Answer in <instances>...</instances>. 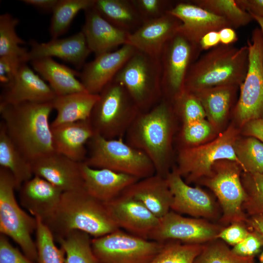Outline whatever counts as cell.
Wrapping results in <instances>:
<instances>
[{
	"instance_id": "6da1fadb",
	"label": "cell",
	"mask_w": 263,
	"mask_h": 263,
	"mask_svg": "<svg viewBox=\"0 0 263 263\" xmlns=\"http://www.w3.org/2000/svg\"><path fill=\"white\" fill-rule=\"evenodd\" d=\"M52 101L0 103L1 122L12 141L30 162L56 152L49 122L54 110Z\"/></svg>"
},
{
	"instance_id": "7a4b0ae2",
	"label": "cell",
	"mask_w": 263,
	"mask_h": 263,
	"mask_svg": "<svg viewBox=\"0 0 263 263\" xmlns=\"http://www.w3.org/2000/svg\"><path fill=\"white\" fill-rule=\"evenodd\" d=\"M173 115L171 102L162 98L150 110L139 113L125 135V141L145 153L155 174L164 177L170 172Z\"/></svg>"
},
{
	"instance_id": "3957f363",
	"label": "cell",
	"mask_w": 263,
	"mask_h": 263,
	"mask_svg": "<svg viewBox=\"0 0 263 263\" xmlns=\"http://www.w3.org/2000/svg\"><path fill=\"white\" fill-rule=\"evenodd\" d=\"M248 54L247 45L236 47L220 44L208 50L190 65L184 90L194 93L219 86L240 87L247 71Z\"/></svg>"
},
{
	"instance_id": "277c9868",
	"label": "cell",
	"mask_w": 263,
	"mask_h": 263,
	"mask_svg": "<svg viewBox=\"0 0 263 263\" xmlns=\"http://www.w3.org/2000/svg\"><path fill=\"white\" fill-rule=\"evenodd\" d=\"M49 228L55 239L75 230L96 238L119 229L105 204L84 189L63 193L54 220Z\"/></svg>"
},
{
	"instance_id": "5b68a950",
	"label": "cell",
	"mask_w": 263,
	"mask_h": 263,
	"mask_svg": "<svg viewBox=\"0 0 263 263\" xmlns=\"http://www.w3.org/2000/svg\"><path fill=\"white\" fill-rule=\"evenodd\" d=\"M87 147V155L83 162L92 168L108 169L140 179L155 174L147 155L123 138L108 139L95 133Z\"/></svg>"
},
{
	"instance_id": "8992f818",
	"label": "cell",
	"mask_w": 263,
	"mask_h": 263,
	"mask_svg": "<svg viewBox=\"0 0 263 263\" xmlns=\"http://www.w3.org/2000/svg\"><path fill=\"white\" fill-rule=\"evenodd\" d=\"M139 113L125 88L113 80L99 94L89 120L96 134L123 138Z\"/></svg>"
},
{
	"instance_id": "52a82bcc",
	"label": "cell",
	"mask_w": 263,
	"mask_h": 263,
	"mask_svg": "<svg viewBox=\"0 0 263 263\" xmlns=\"http://www.w3.org/2000/svg\"><path fill=\"white\" fill-rule=\"evenodd\" d=\"M113 80L125 88L140 112L150 110L163 98L159 58L137 50Z\"/></svg>"
},
{
	"instance_id": "ba28073f",
	"label": "cell",
	"mask_w": 263,
	"mask_h": 263,
	"mask_svg": "<svg viewBox=\"0 0 263 263\" xmlns=\"http://www.w3.org/2000/svg\"><path fill=\"white\" fill-rule=\"evenodd\" d=\"M16 182L8 169L0 167V232L11 238L28 258L37 259L36 242L32 234L36 231L37 220L21 209L17 202Z\"/></svg>"
},
{
	"instance_id": "9c48e42d",
	"label": "cell",
	"mask_w": 263,
	"mask_h": 263,
	"mask_svg": "<svg viewBox=\"0 0 263 263\" xmlns=\"http://www.w3.org/2000/svg\"><path fill=\"white\" fill-rule=\"evenodd\" d=\"M237 131L229 127L213 141L201 146L184 148L178 156L177 172L188 182H192L210 174L213 166L221 160L237 163L234 150Z\"/></svg>"
},
{
	"instance_id": "30bf717a",
	"label": "cell",
	"mask_w": 263,
	"mask_h": 263,
	"mask_svg": "<svg viewBox=\"0 0 263 263\" xmlns=\"http://www.w3.org/2000/svg\"><path fill=\"white\" fill-rule=\"evenodd\" d=\"M163 244L120 229L92 239V249L99 263H150Z\"/></svg>"
},
{
	"instance_id": "8fae6325",
	"label": "cell",
	"mask_w": 263,
	"mask_h": 263,
	"mask_svg": "<svg viewBox=\"0 0 263 263\" xmlns=\"http://www.w3.org/2000/svg\"><path fill=\"white\" fill-rule=\"evenodd\" d=\"M247 46L248 69L240 86V95L234 111L242 126L251 120L263 119V34L260 28L253 30Z\"/></svg>"
},
{
	"instance_id": "7c38bea8",
	"label": "cell",
	"mask_w": 263,
	"mask_h": 263,
	"mask_svg": "<svg viewBox=\"0 0 263 263\" xmlns=\"http://www.w3.org/2000/svg\"><path fill=\"white\" fill-rule=\"evenodd\" d=\"M201 52L198 45L179 32L166 43L159 57L163 98L171 102L184 91L188 71Z\"/></svg>"
},
{
	"instance_id": "4fadbf2b",
	"label": "cell",
	"mask_w": 263,
	"mask_h": 263,
	"mask_svg": "<svg viewBox=\"0 0 263 263\" xmlns=\"http://www.w3.org/2000/svg\"><path fill=\"white\" fill-rule=\"evenodd\" d=\"M240 168L235 162L220 161L213 166L205 181L219 200L223 212L222 221L225 224L247 220L243 209L246 194L240 179Z\"/></svg>"
},
{
	"instance_id": "5bb4252c",
	"label": "cell",
	"mask_w": 263,
	"mask_h": 263,
	"mask_svg": "<svg viewBox=\"0 0 263 263\" xmlns=\"http://www.w3.org/2000/svg\"><path fill=\"white\" fill-rule=\"evenodd\" d=\"M223 227L204 220L190 218L170 210L160 219L150 240L159 242L169 240L183 243L201 244L217 238Z\"/></svg>"
},
{
	"instance_id": "9a60e30c",
	"label": "cell",
	"mask_w": 263,
	"mask_h": 263,
	"mask_svg": "<svg viewBox=\"0 0 263 263\" xmlns=\"http://www.w3.org/2000/svg\"><path fill=\"white\" fill-rule=\"evenodd\" d=\"M118 227L133 235L150 240L160 219L139 201L124 194L104 203Z\"/></svg>"
},
{
	"instance_id": "2e32d148",
	"label": "cell",
	"mask_w": 263,
	"mask_h": 263,
	"mask_svg": "<svg viewBox=\"0 0 263 263\" xmlns=\"http://www.w3.org/2000/svg\"><path fill=\"white\" fill-rule=\"evenodd\" d=\"M21 205L48 227L54 220L63 191L45 179L34 175L20 187Z\"/></svg>"
},
{
	"instance_id": "e0dca14e",
	"label": "cell",
	"mask_w": 263,
	"mask_h": 263,
	"mask_svg": "<svg viewBox=\"0 0 263 263\" xmlns=\"http://www.w3.org/2000/svg\"><path fill=\"white\" fill-rule=\"evenodd\" d=\"M136 51L132 46L125 44L115 51L95 56L86 63L79 77L86 91L99 94Z\"/></svg>"
},
{
	"instance_id": "ac0fdd59",
	"label": "cell",
	"mask_w": 263,
	"mask_h": 263,
	"mask_svg": "<svg viewBox=\"0 0 263 263\" xmlns=\"http://www.w3.org/2000/svg\"><path fill=\"white\" fill-rule=\"evenodd\" d=\"M34 175L41 177L63 192L84 189L80 163L54 152L31 162Z\"/></svg>"
},
{
	"instance_id": "d6986e66",
	"label": "cell",
	"mask_w": 263,
	"mask_h": 263,
	"mask_svg": "<svg viewBox=\"0 0 263 263\" xmlns=\"http://www.w3.org/2000/svg\"><path fill=\"white\" fill-rule=\"evenodd\" d=\"M166 179L173 196L170 210L194 217L215 216V202L207 192L189 186L175 169L168 173Z\"/></svg>"
},
{
	"instance_id": "ffe728a7",
	"label": "cell",
	"mask_w": 263,
	"mask_h": 263,
	"mask_svg": "<svg viewBox=\"0 0 263 263\" xmlns=\"http://www.w3.org/2000/svg\"><path fill=\"white\" fill-rule=\"evenodd\" d=\"M181 21L169 13L145 21L129 35L127 44L152 57L159 58L166 43L178 33Z\"/></svg>"
},
{
	"instance_id": "44dd1931",
	"label": "cell",
	"mask_w": 263,
	"mask_h": 263,
	"mask_svg": "<svg viewBox=\"0 0 263 263\" xmlns=\"http://www.w3.org/2000/svg\"><path fill=\"white\" fill-rule=\"evenodd\" d=\"M168 13L181 21L178 32L198 46L200 39L206 34L232 27L223 18L189 1L177 2Z\"/></svg>"
},
{
	"instance_id": "7402d4cb",
	"label": "cell",
	"mask_w": 263,
	"mask_h": 263,
	"mask_svg": "<svg viewBox=\"0 0 263 263\" xmlns=\"http://www.w3.org/2000/svg\"><path fill=\"white\" fill-rule=\"evenodd\" d=\"M28 61L44 58L56 57L72 64L76 69H82L91 52L82 31L71 36L54 38L46 42L30 41Z\"/></svg>"
},
{
	"instance_id": "603a6c76",
	"label": "cell",
	"mask_w": 263,
	"mask_h": 263,
	"mask_svg": "<svg viewBox=\"0 0 263 263\" xmlns=\"http://www.w3.org/2000/svg\"><path fill=\"white\" fill-rule=\"evenodd\" d=\"M80 170L84 189L103 203L114 199L140 180L135 176L110 169L93 168L84 162L80 163Z\"/></svg>"
},
{
	"instance_id": "cb8c5ba5",
	"label": "cell",
	"mask_w": 263,
	"mask_h": 263,
	"mask_svg": "<svg viewBox=\"0 0 263 263\" xmlns=\"http://www.w3.org/2000/svg\"><path fill=\"white\" fill-rule=\"evenodd\" d=\"M56 96L48 84L26 63H23L12 83L3 89L0 94V103L47 102L52 101Z\"/></svg>"
},
{
	"instance_id": "d4e9b609",
	"label": "cell",
	"mask_w": 263,
	"mask_h": 263,
	"mask_svg": "<svg viewBox=\"0 0 263 263\" xmlns=\"http://www.w3.org/2000/svg\"><path fill=\"white\" fill-rule=\"evenodd\" d=\"M84 12L85 20L82 31L95 56L112 52L118 46L127 44L131 33L111 24L94 7Z\"/></svg>"
},
{
	"instance_id": "484cf974",
	"label": "cell",
	"mask_w": 263,
	"mask_h": 263,
	"mask_svg": "<svg viewBox=\"0 0 263 263\" xmlns=\"http://www.w3.org/2000/svg\"><path fill=\"white\" fill-rule=\"evenodd\" d=\"M51 128L55 152L76 162H83L87 155V144L95 134L89 120Z\"/></svg>"
},
{
	"instance_id": "4316f807",
	"label": "cell",
	"mask_w": 263,
	"mask_h": 263,
	"mask_svg": "<svg viewBox=\"0 0 263 263\" xmlns=\"http://www.w3.org/2000/svg\"><path fill=\"white\" fill-rule=\"evenodd\" d=\"M122 193L141 202L159 219L170 210L173 196L166 177L157 174L139 180Z\"/></svg>"
},
{
	"instance_id": "83f0119b",
	"label": "cell",
	"mask_w": 263,
	"mask_h": 263,
	"mask_svg": "<svg viewBox=\"0 0 263 263\" xmlns=\"http://www.w3.org/2000/svg\"><path fill=\"white\" fill-rule=\"evenodd\" d=\"M30 62L33 69L48 82L56 96L87 92L77 78L79 76V72L51 57L36 59Z\"/></svg>"
},
{
	"instance_id": "f1b7e54d",
	"label": "cell",
	"mask_w": 263,
	"mask_h": 263,
	"mask_svg": "<svg viewBox=\"0 0 263 263\" xmlns=\"http://www.w3.org/2000/svg\"><path fill=\"white\" fill-rule=\"evenodd\" d=\"M98 97L87 92L56 96L52 101L56 115L51 127L89 119Z\"/></svg>"
},
{
	"instance_id": "f546056e",
	"label": "cell",
	"mask_w": 263,
	"mask_h": 263,
	"mask_svg": "<svg viewBox=\"0 0 263 263\" xmlns=\"http://www.w3.org/2000/svg\"><path fill=\"white\" fill-rule=\"evenodd\" d=\"M93 7L111 24L129 33L145 22L132 0H95Z\"/></svg>"
},
{
	"instance_id": "4dcf8cb0",
	"label": "cell",
	"mask_w": 263,
	"mask_h": 263,
	"mask_svg": "<svg viewBox=\"0 0 263 263\" xmlns=\"http://www.w3.org/2000/svg\"><path fill=\"white\" fill-rule=\"evenodd\" d=\"M0 167L11 172L14 177L16 189L34 176L31 162L26 158L0 124Z\"/></svg>"
},
{
	"instance_id": "1f68e13d",
	"label": "cell",
	"mask_w": 263,
	"mask_h": 263,
	"mask_svg": "<svg viewBox=\"0 0 263 263\" xmlns=\"http://www.w3.org/2000/svg\"><path fill=\"white\" fill-rule=\"evenodd\" d=\"M237 86H223L203 89L193 93L200 101L210 124H221L229 110Z\"/></svg>"
},
{
	"instance_id": "d6a6232c",
	"label": "cell",
	"mask_w": 263,
	"mask_h": 263,
	"mask_svg": "<svg viewBox=\"0 0 263 263\" xmlns=\"http://www.w3.org/2000/svg\"><path fill=\"white\" fill-rule=\"evenodd\" d=\"M90 236L75 230L55 239L65 253V263H99L92 249Z\"/></svg>"
},
{
	"instance_id": "836d02e7",
	"label": "cell",
	"mask_w": 263,
	"mask_h": 263,
	"mask_svg": "<svg viewBox=\"0 0 263 263\" xmlns=\"http://www.w3.org/2000/svg\"><path fill=\"white\" fill-rule=\"evenodd\" d=\"M95 0H59L52 13L49 27L52 38L66 33L75 17L81 11L93 7Z\"/></svg>"
},
{
	"instance_id": "e575fe53",
	"label": "cell",
	"mask_w": 263,
	"mask_h": 263,
	"mask_svg": "<svg viewBox=\"0 0 263 263\" xmlns=\"http://www.w3.org/2000/svg\"><path fill=\"white\" fill-rule=\"evenodd\" d=\"M19 22V19L9 13L0 15V57H16L26 63L29 51L20 46L25 42L16 33V27Z\"/></svg>"
},
{
	"instance_id": "d590c367",
	"label": "cell",
	"mask_w": 263,
	"mask_h": 263,
	"mask_svg": "<svg viewBox=\"0 0 263 263\" xmlns=\"http://www.w3.org/2000/svg\"><path fill=\"white\" fill-rule=\"evenodd\" d=\"M189 2L223 18L234 29L244 26L254 20L235 0H192Z\"/></svg>"
},
{
	"instance_id": "8d00e7d4",
	"label": "cell",
	"mask_w": 263,
	"mask_h": 263,
	"mask_svg": "<svg viewBox=\"0 0 263 263\" xmlns=\"http://www.w3.org/2000/svg\"><path fill=\"white\" fill-rule=\"evenodd\" d=\"M234 150L244 172L263 174V143L261 141L252 136L237 139Z\"/></svg>"
},
{
	"instance_id": "74e56055",
	"label": "cell",
	"mask_w": 263,
	"mask_h": 263,
	"mask_svg": "<svg viewBox=\"0 0 263 263\" xmlns=\"http://www.w3.org/2000/svg\"><path fill=\"white\" fill-rule=\"evenodd\" d=\"M163 243L161 250L150 263H194L203 248L201 244H185L175 240Z\"/></svg>"
},
{
	"instance_id": "f35d334b",
	"label": "cell",
	"mask_w": 263,
	"mask_h": 263,
	"mask_svg": "<svg viewBox=\"0 0 263 263\" xmlns=\"http://www.w3.org/2000/svg\"><path fill=\"white\" fill-rule=\"evenodd\" d=\"M35 218L37 263H65V253L61 247L59 248L56 245L51 230L40 219Z\"/></svg>"
},
{
	"instance_id": "ab89813d",
	"label": "cell",
	"mask_w": 263,
	"mask_h": 263,
	"mask_svg": "<svg viewBox=\"0 0 263 263\" xmlns=\"http://www.w3.org/2000/svg\"><path fill=\"white\" fill-rule=\"evenodd\" d=\"M241 182L246 194L243 209L250 216H263V174L244 172Z\"/></svg>"
},
{
	"instance_id": "60d3db41",
	"label": "cell",
	"mask_w": 263,
	"mask_h": 263,
	"mask_svg": "<svg viewBox=\"0 0 263 263\" xmlns=\"http://www.w3.org/2000/svg\"><path fill=\"white\" fill-rule=\"evenodd\" d=\"M254 258L238 256L224 243L211 242L203 245L194 263H254Z\"/></svg>"
},
{
	"instance_id": "b9f144b4",
	"label": "cell",
	"mask_w": 263,
	"mask_h": 263,
	"mask_svg": "<svg viewBox=\"0 0 263 263\" xmlns=\"http://www.w3.org/2000/svg\"><path fill=\"white\" fill-rule=\"evenodd\" d=\"M173 111L178 113L183 124L205 119L206 114L198 97L193 93L184 91L171 102Z\"/></svg>"
},
{
	"instance_id": "7bdbcfd3",
	"label": "cell",
	"mask_w": 263,
	"mask_h": 263,
	"mask_svg": "<svg viewBox=\"0 0 263 263\" xmlns=\"http://www.w3.org/2000/svg\"><path fill=\"white\" fill-rule=\"evenodd\" d=\"M145 21L159 18L170 10L177 2L169 0H132Z\"/></svg>"
},
{
	"instance_id": "ee69618b",
	"label": "cell",
	"mask_w": 263,
	"mask_h": 263,
	"mask_svg": "<svg viewBox=\"0 0 263 263\" xmlns=\"http://www.w3.org/2000/svg\"><path fill=\"white\" fill-rule=\"evenodd\" d=\"M210 123L205 119L183 124L182 136L186 144L193 145L205 140L211 132Z\"/></svg>"
},
{
	"instance_id": "f6af8a7d",
	"label": "cell",
	"mask_w": 263,
	"mask_h": 263,
	"mask_svg": "<svg viewBox=\"0 0 263 263\" xmlns=\"http://www.w3.org/2000/svg\"><path fill=\"white\" fill-rule=\"evenodd\" d=\"M23 62L20 59L8 56L0 57V83L3 89L13 82Z\"/></svg>"
},
{
	"instance_id": "bcb514c9",
	"label": "cell",
	"mask_w": 263,
	"mask_h": 263,
	"mask_svg": "<svg viewBox=\"0 0 263 263\" xmlns=\"http://www.w3.org/2000/svg\"><path fill=\"white\" fill-rule=\"evenodd\" d=\"M0 263H35V262L13 246L6 236L0 234Z\"/></svg>"
},
{
	"instance_id": "7dc6e473",
	"label": "cell",
	"mask_w": 263,
	"mask_h": 263,
	"mask_svg": "<svg viewBox=\"0 0 263 263\" xmlns=\"http://www.w3.org/2000/svg\"><path fill=\"white\" fill-rule=\"evenodd\" d=\"M263 246V241L256 232L250 231L247 237L241 242L234 245L232 251L240 256L254 257Z\"/></svg>"
},
{
	"instance_id": "c3c4849f",
	"label": "cell",
	"mask_w": 263,
	"mask_h": 263,
	"mask_svg": "<svg viewBox=\"0 0 263 263\" xmlns=\"http://www.w3.org/2000/svg\"><path fill=\"white\" fill-rule=\"evenodd\" d=\"M249 232L242 223H234L227 227L223 228L218 235L217 238L234 246L243 241Z\"/></svg>"
},
{
	"instance_id": "681fc988",
	"label": "cell",
	"mask_w": 263,
	"mask_h": 263,
	"mask_svg": "<svg viewBox=\"0 0 263 263\" xmlns=\"http://www.w3.org/2000/svg\"><path fill=\"white\" fill-rule=\"evenodd\" d=\"M243 126L244 134L255 137L263 143V119L250 121Z\"/></svg>"
},
{
	"instance_id": "f907efd6",
	"label": "cell",
	"mask_w": 263,
	"mask_h": 263,
	"mask_svg": "<svg viewBox=\"0 0 263 263\" xmlns=\"http://www.w3.org/2000/svg\"><path fill=\"white\" fill-rule=\"evenodd\" d=\"M237 4L250 15L263 18V0H235Z\"/></svg>"
},
{
	"instance_id": "816d5d0a",
	"label": "cell",
	"mask_w": 263,
	"mask_h": 263,
	"mask_svg": "<svg viewBox=\"0 0 263 263\" xmlns=\"http://www.w3.org/2000/svg\"><path fill=\"white\" fill-rule=\"evenodd\" d=\"M220 44L218 31H211L205 35L200 39L199 47L200 51L209 50Z\"/></svg>"
},
{
	"instance_id": "f5cc1de1",
	"label": "cell",
	"mask_w": 263,
	"mask_h": 263,
	"mask_svg": "<svg viewBox=\"0 0 263 263\" xmlns=\"http://www.w3.org/2000/svg\"><path fill=\"white\" fill-rule=\"evenodd\" d=\"M59 0H23L24 3L44 12H53Z\"/></svg>"
},
{
	"instance_id": "db71d44e",
	"label": "cell",
	"mask_w": 263,
	"mask_h": 263,
	"mask_svg": "<svg viewBox=\"0 0 263 263\" xmlns=\"http://www.w3.org/2000/svg\"><path fill=\"white\" fill-rule=\"evenodd\" d=\"M219 32L220 44L232 45L238 40V36L234 28L230 27H225Z\"/></svg>"
},
{
	"instance_id": "11a10c76",
	"label": "cell",
	"mask_w": 263,
	"mask_h": 263,
	"mask_svg": "<svg viewBox=\"0 0 263 263\" xmlns=\"http://www.w3.org/2000/svg\"><path fill=\"white\" fill-rule=\"evenodd\" d=\"M246 222L252 231L258 234L263 241V216H250Z\"/></svg>"
},
{
	"instance_id": "9f6ffc18",
	"label": "cell",
	"mask_w": 263,
	"mask_h": 263,
	"mask_svg": "<svg viewBox=\"0 0 263 263\" xmlns=\"http://www.w3.org/2000/svg\"><path fill=\"white\" fill-rule=\"evenodd\" d=\"M254 20H255L259 25L260 29H261L263 34V18L258 17L255 15H251Z\"/></svg>"
},
{
	"instance_id": "6f0895ef",
	"label": "cell",
	"mask_w": 263,
	"mask_h": 263,
	"mask_svg": "<svg viewBox=\"0 0 263 263\" xmlns=\"http://www.w3.org/2000/svg\"><path fill=\"white\" fill-rule=\"evenodd\" d=\"M259 261L260 263H263V252L261 254L259 257Z\"/></svg>"
}]
</instances>
